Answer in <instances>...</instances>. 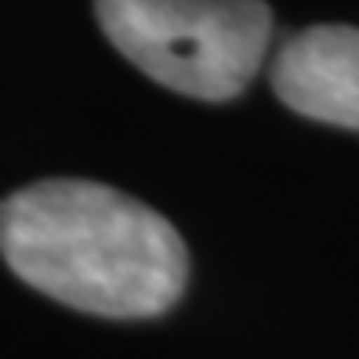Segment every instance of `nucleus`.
I'll use <instances>...</instances> for the list:
<instances>
[{"label": "nucleus", "mask_w": 359, "mask_h": 359, "mask_svg": "<svg viewBox=\"0 0 359 359\" xmlns=\"http://www.w3.org/2000/svg\"><path fill=\"white\" fill-rule=\"evenodd\" d=\"M0 255L33 290L109 320L167 312L189 276V250L163 215L80 178L36 182L0 203Z\"/></svg>", "instance_id": "obj_1"}, {"label": "nucleus", "mask_w": 359, "mask_h": 359, "mask_svg": "<svg viewBox=\"0 0 359 359\" xmlns=\"http://www.w3.org/2000/svg\"><path fill=\"white\" fill-rule=\"evenodd\" d=\"M272 91L287 109L359 131V29L309 26L272 62Z\"/></svg>", "instance_id": "obj_3"}, {"label": "nucleus", "mask_w": 359, "mask_h": 359, "mask_svg": "<svg viewBox=\"0 0 359 359\" xmlns=\"http://www.w3.org/2000/svg\"><path fill=\"white\" fill-rule=\"evenodd\" d=\"M109 44L156 83L189 98H236L269 48L262 0H95Z\"/></svg>", "instance_id": "obj_2"}]
</instances>
